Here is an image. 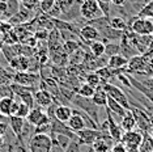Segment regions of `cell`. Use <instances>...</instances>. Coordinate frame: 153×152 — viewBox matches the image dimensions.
Returning a JSON list of instances; mask_svg holds the SVG:
<instances>
[{"label":"cell","mask_w":153,"mask_h":152,"mask_svg":"<svg viewBox=\"0 0 153 152\" xmlns=\"http://www.w3.org/2000/svg\"><path fill=\"white\" fill-rule=\"evenodd\" d=\"M71 102H72V105H74L75 108L82 110V112H85L86 114H88L90 118H92V119L97 123V126H98V130H100V125H101L100 113H98L100 106L94 105V104L92 102V100H90V98L81 97V96H79V95H75Z\"/></svg>","instance_id":"obj_1"},{"label":"cell","mask_w":153,"mask_h":152,"mask_svg":"<svg viewBox=\"0 0 153 152\" xmlns=\"http://www.w3.org/2000/svg\"><path fill=\"white\" fill-rule=\"evenodd\" d=\"M53 138L48 134H33L27 140V151L30 152H51Z\"/></svg>","instance_id":"obj_2"},{"label":"cell","mask_w":153,"mask_h":152,"mask_svg":"<svg viewBox=\"0 0 153 152\" xmlns=\"http://www.w3.org/2000/svg\"><path fill=\"white\" fill-rule=\"evenodd\" d=\"M128 26L136 36H147L153 34V19H145L137 15L132 16L128 20Z\"/></svg>","instance_id":"obj_3"},{"label":"cell","mask_w":153,"mask_h":152,"mask_svg":"<svg viewBox=\"0 0 153 152\" xmlns=\"http://www.w3.org/2000/svg\"><path fill=\"white\" fill-rule=\"evenodd\" d=\"M16 84L24 85V87H29L37 91L38 85L41 83V75L36 74V72H30V71H24V72H15L13 74V81Z\"/></svg>","instance_id":"obj_4"},{"label":"cell","mask_w":153,"mask_h":152,"mask_svg":"<svg viewBox=\"0 0 153 152\" xmlns=\"http://www.w3.org/2000/svg\"><path fill=\"white\" fill-rule=\"evenodd\" d=\"M103 89L106 91L107 96L111 97L113 100H115V101L122 105L126 110H130V101H128V96L126 95V92L123 91L120 87H118V85H114L113 83H103L102 84Z\"/></svg>","instance_id":"obj_5"},{"label":"cell","mask_w":153,"mask_h":152,"mask_svg":"<svg viewBox=\"0 0 153 152\" xmlns=\"http://www.w3.org/2000/svg\"><path fill=\"white\" fill-rule=\"evenodd\" d=\"M80 16L85 21H90V20L98 19L103 15L101 12L97 0H82L81 4H80Z\"/></svg>","instance_id":"obj_6"},{"label":"cell","mask_w":153,"mask_h":152,"mask_svg":"<svg viewBox=\"0 0 153 152\" xmlns=\"http://www.w3.org/2000/svg\"><path fill=\"white\" fill-rule=\"evenodd\" d=\"M143 138H144V134L140 130H132L123 133L120 142L127 147V152H139Z\"/></svg>","instance_id":"obj_7"},{"label":"cell","mask_w":153,"mask_h":152,"mask_svg":"<svg viewBox=\"0 0 153 152\" xmlns=\"http://www.w3.org/2000/svg\"><path fill=\"white\" fill-rule=\"evenodd\" d=\"M126 74L136 75V74H143L147 71V59L144 58V55H135L128 59V63L126 66Z\"/></svg>","instance_id":"obj_8"},{"label":"cell","mask_w":153,"mask_h":152,"mask_svg":"<svg viewBox=\"0 0 153 152\" xmlns=\"http://www.w3.org/2000/svg\"><path fill=\"white\" fill-rule=\"evenodd\" d=\"M34 17H36V12L30 11V9H27L26 7H24V5H20L19 12H17L15 16H12L9 20H7V21L11 24L12 26H17V25H22V24L32 21Z\"/></svg>","instance_id":"obj_9"},{"label":"cell","mask_w":153,"mask_h":152,"mask_svg":"<svg viewBox=\"0 0 153 152\" xmlns=\"http://www.w3.org/2000/svg\"><path fill=\"white\" fill-rule=\"evenodd\" d=\"M100 135H101V130L89 129V127H85V129H82V130H80L76 133L77 142L81 144V146H90L97 138H100Z\"/></svg>","instance_id":"obj_10"},{"label":"cell","mask_w":153,"mask_h":152,"mask_svg":"<svg viewBox=\"0 0 153 152\" xmlns=\"http://www.w3.org/2000/svg\"><path fill=\"white\" fill-rule=\"evenodd\" d=\"M106 121H107V133L110 134V136L113 138V140L115 142V143H117V142H120L122 135H123L124 131L122 130V127H120L119 123L115 122L114 115L107 109H106Z\"/></svg>","instance_id":"obj_11"},{"label":"cell","mask_w":153,"mask_h":152,"mask_svg":"<svg viewBox=\"0 0 153 152\" xmlns=\"http://www.w3.org/2000/svg\"><path fill=\"white\" fill-rule=\"evenodd\" d=\"M50 122H51V133H50V135L51 134H62V135H65V136L71 138L72 140H77L76 134L67 126V123L60 122V121H58L56 118H51Z\"/></svg>","instance_id":"obj_12"},{"label":"cell","mask_w":153,"mask_h":152,"mask_svg":"<svg viewBox=\"0 0 153 152\" xmlns=\"http://www.w3.org/2000/svg\"><path fill=\"white\" fill-rule=\"evenodd\" d=\"M79 37L82 42L88 43L89 42H93V41H97V39H101V36L98 33V30L96 29L94 26L89 25V24H85L80 28V32H79Z\"/></svg>","instance_id":"obj_13"},{"label":"cell","mask_w":153,"mask_h":152,"mask_svg":"<svg viewBox=\"0 0 153 152\" xmlns=\"http://www.w3.org/2000/svg\"><path fill=\"white\" fill-rule=\"evenodd\" d=\"M63 43H64V39L62 38V34L56 28H54L53 30H50L48 37H47L48 51H50V53H54V51L62 50L63 49Z\"/></svg>","instance_id":"obj_14"},{"label":"cell","mask_w":153,"mask_h":152,"mask_svg":"<svg viewBox=\"0 0 153 152\" xmlns=\"http://www.w3.org/2000/svg\"><path fill=\"white\" fill-rule=\"evenodd\" d=\"M34 100H36V105L39 108H48L51 104L54 102V96L51 95L47 89H37L34 92Z\"/></svg>","instance_id":"obj_15"},{"label":"cell","mask_w":153,"mask_h":152,"mask_svg":"<svg viewBox=\"0 0 153 152\" xmlns=\"http://www.w3.org/2000/svg\"><path fill=\"white\" fill-rule=\"evenodd\" d=\"M8 63L15 72H24L30 70V57H26V55H17Z\"/></svg>","instance_id":"obj_16"},{"label":"cell","mask_w":153,"mask_h":152,"mask_svg":"<svg viewBox=\"0 0 153 152\" xmlns=\"http://www.w3.org/2000/svg\"><path fill=\"white\" fill-rule=\"evenodd\" d=\"M127 77H128V80H130L131 87L134 88V89H136V91H137L139 93H141V95L144 96V97L147 98L148 101L153 105V91H151V89H148L147 87H144V85H143L141 83L137 80V79H135L132 75L127 74Z\"/></svg>","instance_id":"obj_17"},{"label":"cell","mask_w":153,"mask_h":152,"mask_svg":"<svg viewBox=\"0 0 153 152\" xmlns=\"http://www.w3.org/2000/svg\"><path fill=\"white\" fill-rule=\"evenodd\" d=\"M72 113H74V114H72V117L67 121V126L76 134L77 131L85 129V127H86V123H85V119L82 118L81 114H79L75 109H72Z\"/></svg>","instance_id":"obj_18"},{"label":"cell","mask_w":153,"mask_h":152,"mask_svg":"<svg viewBox=\"0 0 153 152\" xmlns=\"http://www.w3.org/2000/svg\"><path fill=\"white\" fill-rule=\"evenodd\" d=\"M8 123H9V127H11L13 135H15L17 139H20L22 127H24V125H25V119L21 118V117H17V115H9L8 117Z\"/></svg>","instance_id":"obj_19"},{"label":"cell","mask_w":153,"mask_h":152,"mask_svg":"<svg viewBox=\"0 0 153 152\" xmlns=\"http://www.w3.org/2000/svg\"><path fill=\"white\" fill-rule=\"evenodd\" d=\"M107 93L106 91L103 89L102 85H100V87H97L94 89V93H93L92 96V102L94 104V105L100 106V108H106V104H107Z\"/></svg>","instance_id":"obj_20"},{"label":"cell","mask_w":153,"mask_h":152,"mask_svg":"<svg viewBox=\"0 0 153 152\" xmlns=\"http://www.w3.org/2000/svg\"><path fill=\"white\" fill-rule=\"evenodd\" d=\"M72 114H74L72 113V108L69 105H65V104H60L55 109V118L64 123H67V121L72 117Z\"/></svg>","instance_id":"obj_21"},{"label":"cell","mask_w":153,"mask_h":152,"mask_svg":"<svg viewBox=\"0 0 153 152\" xmlns=\"http://www.w3.org/2000/svg\"><path fill=\"white\" fill-rule=\"evenodd\" d=\"M128 63V59L126 57H123L122 54H117V55H111L107 59V67L111 70H120L124 68Z\"/></svg>","instance_id":"obj_22"},{"label":"cell","mask_w":153,"mask_h":152,"mask_svg":"<svg viewBox=\"0 0 153 152\" xmlns=\"http://www.w3.org/2000/svg\"><path fill=\"white\" fill-rule=\"evenodd\" d=\"M106 109L109 110V112L113 114V115L115 117H119V118H122V117L126 115L127 110L123 108L122 105H119L115 100H113L111 97H107V104H106Z\"/></svg>","instance_id":"obj_23"},{"label":"cell","mask_w":153,"mask_h":152,"mask_svg":"<svg viewBox=\"0 0 153 152\" xmlns=\"http://www.w3.org/2000/svg\"><path fill=\"white\" fill-rule=\"evenodd\" d=\"M119 125H120L122 130H123L124 133H126V131H132L137 127L136 126V119H135V117L132 115V113L130 112V110H127L126 115L120 118Z\"/></svg>","instance_id":"obj_24"},{"label":"cell","mask_w":153,"mask_h":152,"mask_svg":"<svg viewBox=\"0 0 153 152\" xmlns=\"http://www.w3.org/2000/svg\"><path fill=\"white\" fill-rule=\"evenodd\" d=\"M105 46L106 43L103 41H93V42H89V51L94 58H100L102 55H105Z\"/></svg>","instance_id":"obj_25"},{"label":"cell","mask_w":153,"mask_h":152,"mask_svg":"<svg viewBox=\"0 0 153 152\" xmlns=\"http://www.w3.org/2000/svg\"><path fill=\"white\" fill-rule=\"evenodd\" d=\"M5 4H7V8H5V13H4V19L5 20H9L12 16H15L20 9V0H5Z\"/></svg>","instance_id":"obj_26"},{"label":"cell","mask_w":153,"mask_h":152,"mask_svg":"<svg viewBox=\"0 0 153 152\" xmlns=\"http://www.w3.org/2000/svg\"><path fill=\"white\" fill-rule=\"evenodd\" d=\"M43 113L45 112H43L42 108H39V106H34L33 109H30V112H29V114H27V117L25 118V121L27 123H30L32 126H36L38 119L41 118V115H42Z\"/></svg>","instance_id":"obj_27"},{"label":"cell","mask_w":153,"mask_h":152,"mask_svg":"<svg viewBox=\"0 0 153 152\" xmlns=\"http://www.w3.org/2000/svg\"><path fill=\"white\" fill-rule=\"evenodd\" d=\"M109 22H110V26L111 28H114L115 30H119V32H123V30L128 26L127 21L124 20V17H122V16L109 17Z\"/></svg>","instance_id":"obj_28"},{"label":"cell","mask_w":153,"mask_h":152,"mask_svg":"<svg viewBox=\"0 0 153 152\" xmlns=\"http://www.w3.org/2000/svg\"><path fill=\"white\" fill-rule=\"evenodd\" d=\"M84 83L89 84L90 87H93V88H97V87H100V85L103 84L102 80H101V77L96 74V71L86 72V74L84 75Z\"/></svg>","instance_id":"obj_29"},{"label":"cell","mask_w":153,"mask_h":152,"mask_svg":"<svg viewBox=\"0 0 153 152\" xmlns=\"http://www.w3.org/2000/svg\"><path fill=\"white\" fill-rule=\"evenodd\" d=\"M13 100L15 97H1L0 98V114L3 117H9V110H11V106L13 104Z\"/></svg>","instance_id":"obj_30"},{"label":"cell","mask_w":153,"mask_h":152,"mask_svg":"<svg viewBox=\"0 0 153 152\" xmlns=\"http://www.w3.org/2000/svg\"><path fill=\"white\" fill-rule=\"evenodd\" d=\"M94 89L96 88L90 87L86 83H81L77 87V89H76V95L81 96V97H85V98H92L93 93H94Z\"/></svg>","instance_id":"obj_31"},{"label":"cell","mask_w":153,"mask_h":152,"mask_svg":"<svg viewBox=\"0 0 153 152\" xmlns=\"http://www.w3.org/2000/svg\"><path fill=\"white\" fill-rule=\"evenodd\" d=\"M80 47H81L80 41H64V43H63V50L68 57L74 54L75 51H77Z\"/></svg>","instance_id":"obj_32"},{"label":"cell","mask_w":153,"mask_h":152,"mask_svg":"<svg viewBox=\"0 0 153 152\" xmlns=\"http://www.w3.org/2000/svg\"><path fill=\"white\" fill-rule=\"evenodd\" d=\"M117 54H120L119 42H118V41L107 42L106 46H105V55L109 58V57H111V55H117Z\"/></svg>","instance_id":"obj_33"},{"label":"cell","mask_w":153,"mask_h":152,"mask_svg":"<svg viewBox=\"0 0 153 152\" xmlns=\"http://www.w3.org/2000/svg\"><path fill=\"white\" fill-rule=\"evenodd\" d=\"M13 81V74L8 72L4 67L0 66V87H5L9 85Z\"/></svg>","instance_id":"obj_34"},{"label":"cell","mask_w":153,"mask_h":152,"mask_svg":"<svg viewBox=\"0 0 153 152\" xmlns=\"http://www.w3.org/2000/svg\"><path fill=\"white\" fill-rule=\"evenodd\" d=\"M137 16L145 17V19H153V0L148 1L140 11L137 12Z\"/></svg>","instance_id":"obj_35"},{"label":"cell","mask_w":153,"mask_h":152,"mask_svg":"<svg viewBox=\"0 0 153 152\" xmlns=\"http://www.w3.org/2000/svg\"><path fill=\"white\" fill-rule=\"evenodd\" d=\"M20 101L22 104H25L29 109H33L36 106V100H34V93L33 92H27L20 96Z\"/></svg>","instance_id":"obj_36"},{"label":"cell","mask_w":153,"mask_h":152,"mask_svg":"<svg viewBox=\"0 0 153 152\" xmlns=\"http://www.w3.org/2000/svg\"><path fill=\"white\" fill-rule=\"evenodd\" d=\"M77 0H56V4L59 5V8H60L62 11V16L64 15V13H67L69 9L72 8Z\"/></svg>","instance_id":"obj_37"},{"label":"cell","mask_w":153,"mask_h":152,"mask_svg":"<svg viewBox=\"0 0 153 152\" xmlns=\"http://www.w3.org/2000/svg\"><path fill=\"white\" fill-rule=\"evenodd\" d=\"M4 146H7L5 143H4ZM7 147H8V152H27L25 144H24L22 142H20L19 139H17L15 143H9Z\"/></svg>","instance_id":"obj_38"},{"label":"cell","mask_w":153,"mask_h":152,"mask_svg":"<svg viewBox=\"0 0 153 152\" xmlns=\"http://www.w3.org/2000/svg\"><path fill=\"white\" fill-rule=\"evenodd\" d=\"M55 1H56V0H39L38 8H39V11L42 13H47L54 7Z\"/></svg>","instance_id":"obj_39"},{"label":"cell","mask_w":153,"mask_h":152,"mask_svg":"<svg viewBox=\"0 0 153 152\" xmlns=\"http://www.w3.org/2000/svg\"><path fill=\"white\" fill-rule=\"evenodd\" d=\"M20 3H21V5L26 7L27 9L36 12V9L38 8V4H39V0H20Z\"/></svg>","instance_id":"obj_40"},{"label":"cell","mask_w":153,"mask_h":152,"mask_svg":"<svg viewBox=\"0 0 153 152\" xmlns=\"http://www.w3.org/2000/svg\"><path fill=\"white\" fill-rule=\"evenodd\" d=\"M64 152H82L81 144H80L77 140H71L68 144V147L64 150Z\"/></svg>","instance_id":"obj_41"},{"label":"cell","mask_w":153,"mask_h":152,"mask_svg":"<svg viewBox=\"0 0 153 152\" xmlns=\"http://www.w3.org/2000/svg\"><path fill=\"white\" fill-rule=\"evenodd\" d=\"M29 112H30V109L27 108L25 104H22L21 101H20V104H19V110H17L16 115L17 117H21V118L25 119L26 117H27V114H29Z\"/></svg>","instance_id":"obj_42"},{"label":"cell","mask_w":153,"mask_h":152,"mask_svg":"<svg viewBox=\"0 0 153 152\" xmlns=\"http://www.w3.org/2000/svg\"><path fill=\"white\" fill-rule=\"evenodd\" d=\"M50 133H51V122L34 127V134H48L50 135Z\"/></svg>","instance_id":"obj_43"},{"label":"cell","mask_w":153,"mask_h":152,"mask_svg":"<svg viewBox=\"0 0 153 152\" xmlns=\"http://www.w3.org/2000/svg\"><path fill=\"white\" fill-rule=\"evenodd\" d=\"M13 29V26L8 21H0V36H5Z\"/></svg>","instance_id":"obj_44"},{"label":"cell","mask_w":153,"mask_h":152,"mask_svg":"<svg viewBox=\"0 0 153 152\" xmlns=\"http://www.w3.org/2000/svg\"><path fill=\"white\" fill-rule=\"evenodd\" d=\"M110 152H127V147L124 146L122 142H117V143H114V146L111 147Z\"/></svg>","instance_id":"obj_45"},{"label":"cell","mask_w":153,"mask_h":152,"mask_svg":"<svg viewBox=\"0 0 153 152\" xmlns=\"http://www.w3.org/2000/svg\"><path fill=\"white\" fill-rule=\"evenodd\" d=\"M19 104H20V100H13V104L11 106V110H9V115H16L17 110H19Z\"/></svg>","instance_id":"obj_46"},{"label":"cell","mask_w":153,"mask_h":152,"mask_svg":"<svg viewBox=\"0 0 153 152\" xmlns=\"http://www.w3.org/2000/svg\"><path fill=\"white\" fill-rule=\"evenodd\" d=\"M46 123H50V118L47 117V114L46 113H43L42 115H41V118L38 119V122H37V125L36 126H41V125H46ZM34 126V127H36Z\"/></svg>","instance_id":"obj_47"},{"label":"cell","mask_w":153,"mask_h":152,"mask_svg":"<svg viewBox=\"0 0 153 152\" xmlns=\"http://www.w3.org/2000/svg\"><path fill=\"white\" fill-rule=\"evenodd\" d=\"M8 133V125L5 122H0V136H5Z\"/></svg>","instance_id":"obj_48"},{"label":"cell","mask_w":153,"mask_h":152,"mask_svg":"<svg viewBox=\"0 0 153 152\" xmlns=\"http://www.w3.org/2000/svg\"><path fill=\"white\" fill-rule=\"evenodd\" d=\"M128 0H111V4L115 7H124L127 4Z\"/></svg>","instance_id":"obj_49"},{"label":"cell","mask_w":153,"mask_h":152,"mask_svg":"<svg viewBox=\"0 0 153 152\" xmlns=\"http://www.w3.org/2000/svg\"><path fill=\"white\" fill-rule=\"evenodd\" d=\"M4 143H5L4 136H0V150H1V148H3V146H4Z\"/></svg>","instance_id":"obj_50"},{"label":"cell","mask_w":153,"mask_h":152,"mask_svg":"<svg viewBox=\"0 0 153 152\" xmlns=\"http://www.w3.org/2000/svg\"><path fill=\"white\" fill-rule=\"evenodd\" d=\"M98 1H102V3H111V0H98Z\"/></svg>","instance_id":"obj_51"},{"label":"cell","mask_w":153,"mask_h":152,"mask_svg":"<svg viewBox=\"0 0 153 152\" xmlns=\"http://www.w3.org/2000/svg\"><path fill=\"white\" fill-rule=\"evenodd\" d=\"M151 139H152V140H153V130H152V131H151Z\"/></svg>","instance_id":"obj_52"},{"label":"cell","mask_w":153,"mask_h":152,"mask_svg":"<svg viewBox=\"0 0 153 152\" xmlns=\"http://www.w3.org/2000/svg\"><path fill=\"white\" fill-rule=\"evenodd\" d=\"M152 36H153V34H152Z\"/></svg>","instance_id":"obj_53"}]
</instances>
